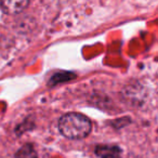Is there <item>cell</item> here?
Instances as JSON below:
<instances>
[{
	"mask_svg": "<svg viewBox=\"0 0 158 158\" xmlns=\"http://www.w3.org/2000/svg\"><path fill=\"white\" fill-rule=\"evenodd\" d=\"M92 129V123L87 116L79 113H68L59 120V130L65 138L81 140L88 136Z\"/></svg>",
	"mask_w": 158,
	"mask_h": 158,
	"instance_id": "obj_1",
	"label": "cell"
},
{
	"mask_svg": "<svg viewBox=\"0 0 158 158\" xmlns=\"http://www.w3.org/2000/svg\"><path fill=\"white\" fill-rule=\"evenodd\" d=\"M29 5L28 1H24V0H13V1H1L0 6L1 9L9 14H16L22 12L27 6Z\"/></svg>",
	"mask_w": 158,
	"mask_h": 158,
	"instance_id": "obj_2",
	"label": "cell"
},
{
	"mask_svg": "<svg viewBox=\"0 0 158 158\" xmlns=\"http://www.w3.org/2000/svg\"><path fill=\"white\" fill-rule=\"evenodd\" d=\"M95 153L100 158H120V149L117 146H98Z\"/></svg>",
	"mask_w": 158,
	"mask_h": 158,
	"instance_id": "obj_3",
	"label": "cell"
},
{
	"mask_svg": "<svg viewBox=\"0 0 158 158\" xmlns=\"http://www.w3.org/2000/svg\"><path fill=\"white\" fill-rule=\"evenodd\" d=\"M15 158H38L33 145L25 144L15 154Z\"/></svg>",
	"mask_w": 158,
	"mask_h": 158,
	"instance_id": "obj_4",
	"label": "cell"
},
{
	"mask_svg": "<svg viewBox=\"0 0 158 158\" xmlns=\"http://www.w3.org/2000/svg\"><path fill=\"white\" fill-rule=\"evenodd\" d=\"M75 75L73 74V73H57V74H55L54 76L51 78L50 82H49V85H56L59 84V82H63V81H66V80H69V79H72L73 77H74Z\"/></svg>",
	"mask_w": 158,
	"mask_h": 158,
	"instance_id": "obj_5",
	"label": "cell"
}]
</instances>
